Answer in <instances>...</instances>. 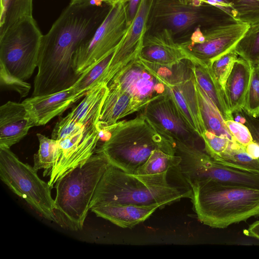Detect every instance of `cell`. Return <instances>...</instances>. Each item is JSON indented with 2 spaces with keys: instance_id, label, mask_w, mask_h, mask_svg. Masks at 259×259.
<instances>
[{
  "instance_id": "cell-43",
  "label": "cell",
  "mask_w": 259,
  "mask_h": 259,
  "mask_svg": "<svg viewBox=\"0 0 259 259\" xmlns=\"http://www.w3.org/2000/svg\"><path fill=\"white\" fill-rule=\"evenodd\" d=\"M104 0H71L70 4L72 5H92L100 6L104 5Z\"/></svg>"
},
{
  "instance_id": "cell-44",
  "label": "cell",
  "mask_w": 259,
  "mask_h": 259,
  "mask_svg": "<svg viewBox=\"0 0 259 259\" xmlns=\"http://www.w3.org/2000/svg\"><path fill=\"white\" fill-rule=\"evenodd\" d=\"M247 152L252 157L259 158V145L253 141L245 147Z\"/></svg>"
},
{
  "instance_id": "cell-28",
  "label": "cell",
  "mask_w": 259,
  "mask_h": 259,
  "mask_svg": "<svg viewBox=\"0 0 259 259\" xmlns=\"http://www.w3.org/2000/svg\"><path fill=\"white\" fill-rule=\"evenodd\" d=\"M33 0H1L0 35L22 19L32 17Z\"/></svg>"
},
{
  "instance_id": "cell-21",
  "label": "cell",
  "mask_w": 259,
  "mask_h": 259,
  "mask_svg": "<svg viewBox=\"0 0 259 259\" xmlns=\"http://www.w3.org/2000/svg\"><path fill=\"white\" fill-rule=\"evenodd\" d=\"M194 77L199 86L217 107L225 120L234 119L225 90L215 76L210 62L187 57Z\"/></svg>"
},
{
  "instance_id": "cell-35",
  "label": "cell",
  "mask_w": 259,
  "mask_h": 259,
  "mask_svg": "<svg viewBox=\"0 0 259 259\" xmlns=\"http://www.w3.org/2000/svg\"><path fill=\"white\" fill-rule=\"evenodd\" d=\"M201 138L204 143L205 151L215 160L226 150L233 140L227 136H218L207 130Z\"/></svg>"
},
{
  "instance_id": "cell-31",
  "label": "cell",
  "mask_w": 259,
  "mask_h": 259,
  "mask_svg": "<svg viewBox=\"0 0 259 259\" xmlns=\"http://www.w3.org/2000/svg\"><path fill=\"white\" fill-rule=\"evenodd\" d=\"M114 52L100 60L89 71L82 73L72 86L74 89L78 92L87 93L98 84L104 82L105 75Z\"/></svg>"
},
{
  "instance_id": "cell-22",
  "label": "cell",
  "mask_w": 259,
  "mask_h": 259,
  "mask_svg": "<svg viewBox=\"0 0 259 259\" xmlns=\"http://www.w3.org/2000/svg\"><path fill=\"white\" fill-rule=\"evenodd\" d=\"M157 205L119 204L92 207L97 217L122 228H132L148 219L157 209Z\"/></svg>"
},
{
  "instance_id": "cell-11",
  "label": "cell",
  "mask_w": 259,
  "mask_h": 259,
  "mask_svg": "<svg viewBox=\"0 0 259 259\" xmlns=\"http://www.w3.org/2000/svg\"><path fill=\"white\" fill-rule=\"evenodd\" d=\"M249 26L235 19L222 21L201 27L204 36L202 42L191 44L185 40L179 44L187 57L211 62L233 49Z\"/></svg>"
},
{
  "instance_id": "cell-20",
  "label": "cell",
  "mask_w": 259,
  "mask_h": 259,
  "mask_svg": "<svg viewBox=\"0 0 259 259\" xmlns=\"http://www.w3.org/2000/svg\"><path fill=\"white\" fill-rule=\"evenodd\" d=\"M107 86L108 92L101 109L99 127L113 125L119 119L144 108L143 105L120 87L113 84Z\"/></svg>"
},
{
  "instance_id": "cell-27",
  "label": "cell",
  "mask_w": 259,
  "mask_h": 259,
  "mask_svg": "<svg viewBox=\"0 0 259 259\" xmlns=\"http://www.w3.org/2000/svg\"><path fill=\"white\" fill-rule=\"evenodd\" d=\"M217 160L230 167L259 175V158L252 157L245 147L234 140Z\"/></svg>"
},
{
  "instance_id": "cell-24",
  "label": "cell",
  "mask_w": 259,
  "mask_h": 259,
  "mask_svg": "<svg viewBox=\"0 0 259 259\" xmlns=\"http://www.w3.org/2000/svg\"><path fill=\"white\" fill-rule=\"evenodd\" d=\"M251 68L248 62L239 57L226 82L225 92L232 114L243 108Z\"/></svg>"
},
{
  "instance_id": "cell-45",
  "label": "cell",
  "mask_w": 259,
  "mask_h": 259,
  "mask_svg": "<svg viewBox=\"0 0 259 259\" xmlns=\"http://www.w3.org/2000/svg\"><path fill=\"white\" fill-rule=\"evenodd\" d=\"M119 0H104L105 3L111 6Z\"/></svg>"
},
{
  "instance_id": "cell-34",
  "label": "cell",
  "mask_w": 259,
  "mask_h": 259,
  "mask_svg": "<svg viewBox=\"0 0 259 259\" xmlns=\"http://www.w3.org/2000/svg\"><path fill=\"white\" fill-rule=\"evenodd\" d=\"M237 20L249 25L259 22V0H230Z\"/></svg>"
},
{
  "instance_id": "cell-1",
  "label": "cell",
  "mask_w": 259,
  "mask_h": 259,
  "mask_svg": "<svg viewBox=\"0 0 259 259\" xmlns=\"http://www.w3.org/2000/svg\"><path fill=\"white\" fill-rule=\"evenodd\" d=\"M110 6L69 5L41 38L38 71L32 96L68 89L80 76L75 74L74 56L90 40L106 17Z\"/></svg>"
},
{
  "instance_id": "cell-33",
  "label": "cell",
  "mask_w": 259,
  "mask_h": 259,
  "mask_svg": "<svg viewBox=\"0 0 259 259\" xmlns=\"http://www.w3.org/2000/svg\"><path fill=\"white\" fill-rule=\"evenodd\" d=\"M238 56L234 48L210 62L213 72L224 89Z\"/></svg>"
},
{
  "instance_id": "cell-17",
  "label": "cell",
  "mask_w": 259,
  "mask_h": 259,
  "mask_svg": "<svg viewBox=\"0 0 259 259\" xmlns=\"http://www.w3.org/2000/svg\"><path fill=\"white\" fill-rule=\"evenodd\" d=\"M139 58L161 65H173L187 58L171 32L166 29L147 32Z\"/></svg>"
},
{
  "instance_id": "cell-38",
  "label": "cell",
  "mask_w": 259,
  "mask_h": 259,
  "mask_svg": "<svg viewBox=\"0 0 259 259\" xmlns=\"http://www.w3.org/2000/svg\"><path fill=\"white\" fill-rule=\"evenodd\" d=\"M225 123L233 140L240 145L245 147L253 141L250 131L244 124L234 119L225 120Z\"/></svg>"
},
{
  "instance_id": "cell-47",
  "label": "cell",
  "mask_w": 259,
  "mask_h": 259,
  "mask_svg": "<svg viewBox=\"0 0 259 259\" xmlns=\"http://www.w3.org/2000/svg\"><path fill=\"white\" fill-rule=\"evenodd\" d=\"M258 63H259V62H258Z\"/></svg>"
},
{
  "instance_id": "cell-30",
  "label": "cell",
  "mask_w": 259,
  "mask_h": 259,
  "mask_svg": "<svg viewBox=\"0 0 259 259\" xmlns=\"http://www.w3.org/2000/svg\"><path fill=\"white\" fill-rule=\"evenodd\" d=\"M36 136L39 142V149L33 156V167L36 170L44 169V176H47L55 162L58 141L39 133Z\"/></svg>"
},
{
  "instance_id": "cell-16",
  "label": "cell",
  "mask_w": 259,
  "mask_h": 259,
  "mask_svg": "<svg viewBox=\"0 0 259 259\" xmlns=\"http://www.w3.org/2000/svg\"><path fill=\"white\" fill-rule=\"evenodd\" d=\"M85 94L76 91L72 86L51 94L32 96L22 103L36 126L44 125L54 117L63 114Z\"/></svg>"
},
{
  "instance_id": "cell-18",
  "label": "cell",
  "mask_w": 259,
  "mask_h": 259,
  "mask_svg": "<svg viewBox=\"0 0 259 259\" xmlns=\"http://www.w3.org/2000/svg\"><path fill=\"white\" fill-rule=\"evenodd\" d=\"M166 92L174 102L190 128L201 138L206 130L196 94L193 73L177 85H164Z\"/></svg>"
},
{
  "instance_id": "cell-5",
  "label": "cell",
  "mask_w": 259,
  "mask_h": 259,
  "mask_svg": "<svg viewBox=\"0 0 259 259\" xmlns=\"http://www.w3.org/2000/svg\"><path fill=\"white\" fill-rule=\"evenodd\" d=\"M109 164L103 154L96 152L56 182V223L73 231L82 229L98 184Z\"/></svg>"
},
{
  "instance_id": "cell-40",
  "label": "cell",
  "mask_w": 259,
  "mask_h": 259,
  "mask_svg": "<svg viewBox=\"0 0 259 259\" xmlns=\"http://www.w3.org/2000/svg\"><path fill=\"white\" fill-rule=\"evenodd\" d=\"M240 111L245 118L244 124L249 130L253 141L259 145V119L248 114L243 109Z\"/></svg>"
},
{
  "instance_id": "cell-8",
  "label": "cell",
  "mask_w": 259,
  "mask_h": 259,
  "mask_svg": "<svg viewBox=\"0 0 259 259\" xmlns=\"http://www.w3.org/2000/svg\"><path fill=\"white\" fill-rule=\"evenodd\" d=\"M232 19L207 5L195 7L190 4H183L178 0H154L147 32L166 29L171 32L175 39L177 36L183 39L182 41L189 38L198 26L203 27Z\"/></svg>"
},
{
  "instance_id": "cell-37",
  "label": "cell",
  "mask_w": 259,
  "mask_h": 259,
  "mask_svg": "<svg viewBox=\"0 0 259 259\" xmlns=\"http://www.w3.org/2000/svg\"><path fill=\"white\" fill-rule=\"evenodd\" d=\"M0 83L2 87L17 92L22 98L26 97L31 89V85L29 83L12 75L1 65Z\"/></svg>"
},
{
  "instance_id": "cell-15",
  "label": "cell",
  "mask_w": 259,
  "mask_h": 259,
  "mask_svg": "<svg viewBox=\"0 0 259 259\" xmlns=\"http://www.w3.org/2000/svg\"><path fill=\"white\" fill-rule=\"evenodd\" d=\"M128 93L144 107L165 92L164 84L144 68L137 60L118 72L107 84Z\"/></svg>"
},
{
  "instance_id": "cell-46",
  "label": "cell",
  "mask_w": 259,
  "mask_h": 259,
  "mask_svg": "<svg viewBox=\"0 0 259 259\" xmlns=\"http://www.w3.org/2000/svg\"><path fill=\"white\" fill-rule=\"evenodd\" d=\"M181 3L183 4L187 5L190 4L191 0H178Z\"/></svg>"
},
{
  "instance_id": "cell-39",
  "label": "cell",
  "mask_w": 259,
  "mask_h": 259,
  "mask_svg": "<svg viewBox=\"0 0 259 259\" xmlns=\"http://www.w3.org/2000/svg\"><path fill=\"white\" fill-rule=\"evenodd\" d=\"M203 5L216 8L227 15L237 20V15L230 0H200ZM238 21V20H237Z\"/></svg>"
},
{
  "instance_id": "cell-13",
  "label": "cell",
  "mask_w": 259,
  "mask_h": 259,
  "mask_svg": "<svg viewBox=\"0 0 259 259\" xmlns=\"http://www.w3.org/2000/svg\"><path fill=\"white\" fill-rule=\"evenodd\" d=\"M153 1L141 0L134 19L114 52L104 82L108 84L118 72L139 58Z\"/></svg>"
},
{
  "instance_id": "cell-7",
  "label": "cell",
  "mask_w": 259,
  "mask_h": 259,
  "mask_svg": "<svg viewBox=\"0 0 259 259\" xmlns=\"http://www.w3.org/2000/svg\"><path fill=\"white\" fill-rule=\"evenodd\" d=\"M43 34L32 17L24 18L0 35V65L23 80L37 67Z\"/></svg>"
},
{
  "instance_id": "cell-42",
  "label": "cell",
  "mask_w": 259,
  "mask_h": 259,
  "mask_svg": "<svg viewBox=\"0 0 259 259\" xmlns=\"http://www.w3.org/2000/svg\"><path fill=\"white\" fill-rule=\"evenodd\" d=\"M246 235L259 240V220L251 224L245 231Z\"/></svg>"
},
{
  "instance_id": "cell-36",
  "label": "cell",
  "mask_w": 259,
  "mask_h": 259,
  "mask_svg": "<svg viewBox=\"0 0 259 259\" xmlns=\"http://www.w3.org/2000/svg\"><path fill=\"white\" fill-rule=\"evenodd\" d=\"M86 127L77 123L68 114L60 118L55 124L52 132L51 138L59 140L79 133Z\"/></svg>"
},
{
  "instance_id": "cell-9",
  "label": "cell",
  "mask_w": 259,
  "mask_h": 259,
  "mask_svg": "<svg viewBox=\"0 0 259 259\" xmlns=\"http://www.w3.org/2000/svg\"><path fill=\"white\" fill-rule=\"evenodd\" d=\"M181 161L179 172L190 186L206 181L259 188V175L226 165L195 145L175 141Z\"/></svg>"
},
{
  "instance_id": "cell-29",
  "label": "cell",
  "mask_w": 259,
  "mask_h": 259,
  "mask_svg": "<svg viewBox=\"0 0 259 259\" xmlns=\"http://www.w3.org/2000/svg\"><path fill=\"white\" fill-rule=\"evenodd\" d=\"M239 57L252 66L259 62V22L249 25L234 48Z\"/></svg>"
},
{
  "instance_id": "cell-14",
  "label": "cell",
  "mask_w": 259,
  "mask_h": 259,
  "mask_svg": "<svg viewBox=\"0 0 259 259\" xmlns=\"http://www.w3.org/2000/svg\"><path fill=\"white\" fill-rule=\"evenodd\" d=\"M142 111L160 133L174 140L196 146L198 136L186 122L166 90L163 95L150 101Z\"/></svg>"
},
{
  "instance_id": "cell-41",
  "label": "cell",
  "mask_w": 259,
  "mask_h": 259,
  "mask_svg": "<svg viewBox=\"0 0 259 259\" xmlns=\"http://www.w3.org/2000/svg\"><path fill=\"white\" fill-rule=\"evenodd\" d=\"M126 5L128 24L130 26L138 11L141 0H123Z\"/></svg>"
},
{
  "instance_id": "cell-32",
  "label": "cell",
  "mask_w": 259,
  "mask_h": 259,
  "mask_svg": "<svg viewBox=\"0 0 259 259\" xmlns=\"http://www.w3.org/2000/svg\"><path fill=\"white\" fill-rule=\"evenodd\" d=\"M243 109L250 115L259 117V63L252 66Z\"/></svg>"
},
{
  "instance_id": "cell-12",
  "label": "cell",
  "mask_w": 259,
  "mask_h": 259,
  "mask_svg": "<svg viewBox=\"0 0 259 259\" xmlns=\"http://www.w3.org/2000/svg\"><path fill=\"white\" fill-rule=\"evenodd\" d=\"M100 139L98 124L86 127L81 132L58 141L55 163L48 174V184L52 189L66 174L84 164L96 152Z\"/></svg>"
},
{
  "instance_id": "cell-4",
  "label": "cell",
  "mask_w": 259,
  "mask_h": 259,
  "mask_svg": "<svg viewBox=\"0 0 259 259\" xmlns=\"http://www.w3.org/2000/svg\"><path fill=\"white\" fill-rule=\"evenodd\" d=\"M99 128L100 138L104 136L105 140L96 152L128 173L134 174L154 149L175 143L174 139L159 132L142 113L134 119Z\"/></svg>"
},
{
  "instance_id": "cell-19",
  "label": "cell",
  "mask_w": 259,
  "mask_h": 259,
  "mask_svg": "<svg viewBox=\"0 0 259 259\" xmlns=\"http://www.w3.org/2000/svg\"><path fill=\"white\" fill-rule=\"evenodd\" d=\"M35 126L22 102H7L0 107V147L10 148Z\"/></svg>"
},
{
  "instance_id": "cell-26",
  "label": "cell",
  "mask_w": 259,
  "mask_h": 259,
  "mask_svg": "<svg viewBox=\"0 0 259 259\" xmlns=\"http://www.w3.org/2000/svg\"><path fill=\"white\" fill-rule=\"evenodd\" d=\"M194 82L200 111L206 130L217 135L227 136L233 140L232 135L225 123V120L217 107L199 86L195 78Z\"/></svg>"
},
{
  "instance_id": "cell-10",
  "label": "cell",
  "mask_w": 259,
  "mask_h": 259,
  "mask_svg": "<svg viewBox=\"0 0 259 259\" xmlns=\"http://www.w3.org/2000/svg\"><path fill=\"white\" fill-rule=\"evenodd\" d=\"M128 26L125 2L119 0L110 6L106 17L92 37L77 50L73 63L75 74L80 76L114 52Z\"/></svg>"
},
{
  "instance_id": "cell-23",
  "label": "cell",
  "mask_w": 259,
  "mask_h": 259,
  "mask_svg": "<svg viewBox=\"0 0 259 259\" xmlns=\"http://www.w3.org/2000/svg\"><path fill=\"white\" fill-rule=\"evenodd\" d=\"M108 92L107 83L98 84L88 91L81 101L67 114L83 126H97Z\"/></svg>"
},
{
  "instance_id": "cell-25",
  "label": "cell",
  "mask_w": 259,
  "mask_h": 259,
  "mask_svg": "<svg viewBox=\"0 0 259 259\" xmlns=\"http://www.w3.org/2000/svg\"><path fill=\"white\" fill-rule=\"evenodd\" d=\"M175 141V140H174ZM181 158L176 152L175 142L152 151L146 162L138 167L135 174H156L178 168Z\"/></svg>"
},
{
  "instance_id": "cell-2",
  "label": "cell",
  "mask_w": 259,
  "mask_h": 259,
  "mask_svg": "<svg viewBox=\"0 0 259 259\" xmlns=\"http://www.w3.org/2000/svg\"><path fill=\"white\" fill-rule=\"evenodd\" d=\"M168 174V171L131 174L110 163L98 184L90 209L119 204L157 205L161 209L182 199H191L192 191L188 184L174 182Z\"/></svg>"
},
{
  "instance_id": "cell-3",
  "label": "cell",
  "mask_w": 259,
  "mask_h": 259,
  "mask_svg": "<svg viewBox=\"0 0 259 259\" xmlns=\"http://www.w3.org/2000/svg\"><path fill=\"white\" fill-rule=\"evenodd\" d=\"M198 220L211 228L224 229L259 217V188L211 181L190 185Z\"/></svg>"
},
{
  "instance_id": "cell-6",
  "label": "cell",
  "mask_w": 259,
  "mask_h": 259,
  "mask_svg": "<svg viewBox=\"0 0 259 259\" xmlns=\"http://www.w3.org/2000/svg\"><path fill=\"white\" fill-rule=\"evenodd\" d=\"M37 171L21 161L10 148L0 147L1 180L39 215L56 223L52 188L38 177Z\"/></svg>"
}]
</instances>
